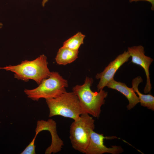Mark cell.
<instances>
[{
	"label": "cell",
	"mask_w": 154,
	"mask_h": 154,
	"mask_svg": "<svg viewBox=\"0 0 154 154\" xmlns=\"http://www.w3.org/2000/svg\"><path fill=\"white\" fill-rule=\"evenodd\" d=\"M38 85L34 89L24 90L28 98L34 101L41 98H54L66 92V88L68 86L67 80L58 72H51L49 76Z\"/></svg>",
	"instance_id": "277c9868"
},
{
	"label": "cell",
	"mask_w": 154,
	"mask_h": 154,
	"mask_svg": "<svg viewBox=\"0 0 154 154\" xmlns=\"http://www.w3.org/2000/svg\"><path fill=\"white\" fill-rule=\"evenodd\" d=\"M93 82L92 78L87 77L83 84L73 87L72 90L78 98L82 113L90 114L98 118L108 93L103 89L98 92L92 91L91 87Z\"/></svg>",
	"instance_id": "6da1fadb"
},
{
	"label": "cell",
	"mask_w": 154,
	"mask_h": 154,
	"mask_svg": "<svg viewBox=\"0 0 154 154\" xmlns=\"http://www.w3.org/2000/svg\"><path fill=\"white\" fill-rule=\"evenodd\" d=\"M145 1L150 2L151 4V9L153 11L154 10V0H129L130 3L133 2H137L138 1Z\"/></svg>",
	"instance_id": "5bb4252c"
},
{
	"label": "cell",
	"mask_w": 154,
	"mask_h": 154,
	"mask_svg": "<svg viewBox=\"0 0 154 154\" xmlns=\"http://www.w3.org/2000/svg\"><path fill=\"white\" fill-rule=\"evenodd\" d=\"M43 130L49 131L52 137L51 145L46 149L45 153L50 154L53 153L54 154L61 151L64 145V142L57 134L56 122L52 119H49L47 121L43 120L38 121L35 130L34 137L36 138L38 133Z\"/></svg>",
	"instance_id": "52a82bcc"
},
{
	"label": "cell",
	"mask_w": 154,
	"mask_h": 154,
	"mask_svg": "<svg viewBox=\"0 0 154 154\" xmlns=\"http://www.w3.org/2000/svg\"><path fill=\"white\" fill-rule=\"evenodd\" d=\"M94 120L89 114L82 113L74 120L70 127V139L72 147L85 154L88 145L91 132L95 129Z\"/></svg>",
	"instance_id": "5b68a950"
},
{
	"label": "cell",
	"mask_w": 154,
	"mask_h": 154,
	"mask_svg": "<svg viewBox=\"0 0 154 154\" xmlns=\"http://www.w3.org/2000/svg\"><path fill=\"white\" fill-rule=\"evenodd\" d=\"M3 24L0 23V29H1L3 27Z\"/></svg>",
	"instance_id": "2e32d148"
},
{
	"label": "cell",
	"mask_w": 154,
	"mask_h": 154,
	"mask_svg": "<svg viewBox=\"0 0 154 154\" xmlns=\"http://www.w3.org/2000/svg\"><path fill=\"white\" fill-rule=\"evenodd\" d=\"M130 56L131 57V62L133 63L141 66L144 70L146 77V83L144 89L145 93L149 92L152 88L149 73V67L153 62V59L145 55L144 47L141 45L134 46L127 48Z\"/></svg>",
	"instance_id": "ba28073f"
},
{
	"label": "cell",
	"mask_w": 154,
	"mask_h": 154,
	"mask_svg": "<svg viewBox=\"0 0 154 154\" xmlns=\"http://www.w3.org/2000/svg\"><path fill=\"white\" fill-rule=\"evenodd\" d=\"M85 37V35L78 32L64 42L62 46L73 50H78L80 46L84 43Z\"/></svg>",
	"instance_id": "4fadbf2b"
},
{
	"label": "cell",
	"mask_w": 154,
	"mask_h": 154,
	"mask_svg": "<svg viewBox=\"0 0 154 154\" xmlns=\"http://www.w3.org/2000/svg\"><path fill=\"white\" fill-rule=\"evenodd\" d=\"M118 138L116 136H104L94 131H91L89 142L86 150L85 154H102L105 153L112 154H119L123 151L120 146H112L108 147L104 145V139H111Z\"/></svg>",
	"instance_id": "8992f818"
},
{
	"label": "cell",
	"mask_w": 154,
	"mask_h": 154,
	"mask_svg": "<svg viewBox=\"0 0 154 154\" xmlns=\"http://www.w3.org/2000/svg\"><path fill=\"white\" fill-rule=\"evenodd\" d=\"M46 101L49 109V117L59 116L75 120L82 114L78 98L73 92H66Z\"/></svg>",
	"instance_id": "3957f363"
},
{
	"label": "cell",
	"mask_w": 154,
	"mask_h": 154,
	"mask_svg": "<svg viewBox=\"0 0 154 154\" xmlns=\"http://www.w3.org/2000/svg\"><path fill=\"white\" fill-rule=\"evenodd\" d=\"M143 79L140 76H138L133 79L132 82V88L138 96L139 102L141 105L146 107L148 109L154 110V97L150 94H144L139 91L138 86L139 84L142 82Z\"/></svg>",
	"instance_id": "8fae6325"
},
{
	"label": "cell",
	"mask_w": 154,
	"mask_h": 154,
	"mask_svg": "<svg viewBox=\"0 0 154 154\" xmlns=\"http://www.w3.org/2000/svg\"><path fill=\"white\" fill-rule=\"evenodd\" d=\"M78 50H73L62 46L58 50L55 58L59 65H65L75 61L78 57Z\"/></svg>",
	"instance_id": "7c38bea8"
},
{
	"label": "cell",
	"mask_w": 154,
	"mask_h": 154,
	"mask_svg": "<svg viewBox=\"0 0 154 154\" xmlns=\"http://www.w3.org/2000/svg\"><path fill=\"white\" fill-rule=\"evenodd\" d=\"M48 0H42V5L43 7H44L46 3L48 2Z\"/></svg>",
	"instance_id": "9a60e30c"
},
{
	"label": "cell",
	"mask_w": 154,
	"mask_h": 154,
	"mask_svg": "<svg viewBox=\"0 0 154 154\" xmlns=\"http://www.w3.org/2000/svg\"><path fill=\"white\" fill-rule=\"evenodd\" d=\"M48 64L47 58L43 54L32 60H26L17 65L0 67V69L13 72L14 77L18 80L27 82L31 79L39 85L50 75Z\"/></svg>",
	"instance_id": "7a4b0ae2"
},
{
	"label": "cell",
	"mask_w": 154,
	"mask_h": 154,
	"mask_svg": "<svg viewBox=\"0 0 154 154\" xmlns=\"http://www.w3.org/2000/svg\"><path fill=\"white\" fill-rule=\"evenodd\" d=\"M106 86L117 91L127 98L129 101L127 106L128 110H131L139 103L138 97L133 88L128 87L124 83L117 81L114 78L108 83Z\"/></svg>",
	"instance_id": "30bf717a"
},
{
	"label": "cell",
	"mask_w": 154,
	"mask_h": 154,
	"mask_svg": "<svg viewBox=\"0 0 154 154\" xmlns=\"http://www.w3.org/2000/svg\"><path fill=\"white\" fill-rule=\"evenodd\" d=\"M130 57L127 51H124L110 62L102 72L97 74L96 78L100 79L97 86L98 91L103 89L106 86L108 83L114 78V75L118 69L128 60Z\"/></svg>",
	"instance_id": "9c48e42d"
}]
</instances>
